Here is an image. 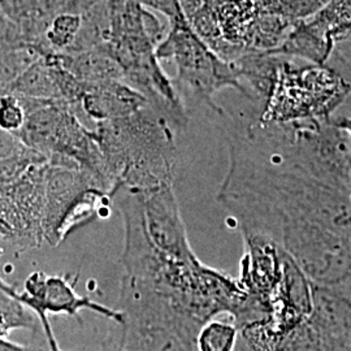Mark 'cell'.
Segmentation results:
<instances>
[{"mask_svg": "<svg viewBox=\"0 0 351 351\" xmlns=\"http://www.w3.org/2000/svg\"><path fill=\"white\" fill-rule=\"evenodd\" d=\"M104 1H108V0H71L64 12L81 16Z\"/></svg>", "mask_w": 351, "mask_h": 351, "instance_id": "obj_14", "label": "cell"}, {"mask_svg": "<svg viewBox=\"0 0 351 351\" xmlns=\"http://www.w3.org/2000/svg\"><path fill=\"white\" fill-rule=\"evenodd\" d=\"M0 12L16 26L27 24L43 14L39 0H0Z\"/></svg>", "mask_w": 351, "mask_h": 351, "instance_id": "obj_12", "label": "cell"}, {"mask_svg": "<svg viewBox=\"0 0 351 351\" xmlns=\"http://www.w3.org/2000/svg\"><path fill=\"white\" fill-rule=\"evenodd\" d=\"M81 26V17L63 12L55 16L46 33V39L53 52H66L73 45Z\"/></svg>", "mask_w": 351, "mask_h": 351, "instance_id": "obj_10", "label": "cell"}, {"mask_svg": "<svg viewBox=\"0 0 351 351\" xmlns=\"http://www.w3.org/2000/svg\"><path fill=\"white\" fill-rule=\"evenodd\" d=\"M99 351H126L123 345L120 343L119 336H111L101 343V350Z\"/></svg>", "mask_w": 351, "mask_h": 351, "instance_id": "obj_15", "label": "cell"}, {"mask_svg": "<svg viewBox=\"0 0 351 351\" xmlns=\"http://www.w3.org/2000/svg\"><path fill=\"white\" fill-rule=\"evenodd\" d=\"M42 56L40 50L25 42L11 23L0 38V95L7 94L13 82Z\"/></svg>", "mask_w": 351, "mask_h": 351, "instance_id": "obj_8", "label": "cell"}, {"mask_svg": "<svg viewBox=\"0 0 351 351\" xmlns=\"http://www.w3.org/2000/svg\"><path fill=\"white\" fill-rule=\"evenodd\" d=\"M141 194L146 228L154 245L177 262L191 263L198 261L189 242L173 185H163Z\"/></svg>", "mask_w": 351, "mask_h": 351, "instance_id": "obj_4", "label": "cell"}, {"mask_svg": "<svg viewBox=\"0 0 351 351\" xmlns=\"http://www.w3.org/2000/svg\"><path fill=\"white\" fill-rule=\"evenodd\" d=\"M59 62L64 68L75 75L77 80L95 84L104 81H124V71L113 58L107 45L82 52H58Z\"/></svg>", "mask_w": 351, "mask_h": 351, "instance_id": "obj_7", "label": "cell"}, {"mask_svg": "<svg viewBox=\"0 0 351 351\" xmlns=\"http://www.w3.org/2000/svg\"><path fill=\"white\" fill-rule=\"evenodd\" d=\"M12 293V291H11ZM13 297L23 303H26L32 308L38 311L40 315L45 332L51 339V346L53 351L58 350L56 342L52 339L50 326L47 323V316L46 311L51 313H68V314L75 315L77 311L82 307L90 308L91 311H95L98 314L107 316L112 319L113 322L120 326L123 323V313L121 311H114L108 307H104L99 303L88 300V298H81L77 297L75 291L71 289V287L59 277H47L43 274H37L29 277L26 282L25 293L23 294H14Z\"/></svg>", "mask_w": 351, "mask_h": 351, "instance_id": "obj_5", "label": "cell"}, {"mask_svg": "<svg viewBox=\"0 0 351 351\" xmlns=\"http://www.w3.org/2000/svg\"><path fill=\"white\" fill-rule=\"evenodd\" d=\"M26 112L20 98L12 94L0 95V130L17 134L25 124Z\"/></svg>", "mask_w": 351, "mask_h": 351, "instance_id": "obj_11", "label": "cell"}, {"mask_svg": "<svg viewBox=\"0 0 351 351\" xmlns=\"http://www.w3.org/2000/svg\"><path fill=\"white\" fill-rule=\"evenodd\" d=\"M233 351H255L254 349H251L250 346L247 345V342L245 339H242V336L239 335V342H237V346Z\"/></svg>", "mask_w": 351, "mask_h": 351, "instance_id": "obj_17", "label": "cell"}, {"mask_svg": "<svg viewBox=\"0 0 351 351\" xmlns=\"http://www.w3.org/2000/svg\"><path fill=\"white\" fill-rule=\"evenodd\" d=\"M10 25H11V23L4 17L3 13L0 12V38L7 33Z\"/></svg>", "mask_w": 351, "mask_h": 351, "instance_id": "obj_16", "label": "cell"}, {"mask_svg": "<svg viewBox=\"0 0 351 351\" xmlns=\"http://www.w3.org/2000/svg\"><path fill=\"white\" fill-rule=\"evenodd\" d=\"M169 30L156 49L160 59L173 60L177 77L172 81L180 101L189 112L190 108L207 106L213 113L223 111L213 97L224 88H234L247 99L249 90L239 81L234 64L226 62L197 36L188 25L182 13L168 19Z\"/></svg>", "mask_w": 351, "mask_h": 351, "instance_id": "obj_3", "label": "cell"}, {"mask_svg": "<svg viewBox=\"0 0 351 351\" xmlns=\"http://www.w3.org/2000/svg\"><path fill=\"white\" fill-rule=\"evenodd\" d=\"M239 326L230 322L213 319L202 328L198 337L199 351H233L239 342Z\"/></svg>", "mask_w": 351, "mask_h": 351, "instance_id": "obj_9", "label": "cell"}, {"mask_svg": "<svg viewBox=\"0 0 351 351\" xmlns=\"http://www.w3.org/2000/svg\"><path fill=\"white\" fill-rule=\"evenodd\" d=\"M150 104L138 90L125 81L84 82V94L80 103V120L82 117L95 121H108L126 117Z\"/></svg>", "mask_w": 351, "mask_h": 351, "instance_id": "obj_6", "label": "cell"}, {"mask_svg": "<svg viewBox=\"0 0 351 351\" xmlns=\"http://www.w3.org/2000/svg\"><path fill=\"white\" fill-rule=\"evenodd\" d=\"M120 306L119 339L126 351H199L204 324L163 293L124 275Z\"/></svg>", "mask_w": 351, "mask_h": 351, "instance_id": "obj_2", "label": "cell"}, {"mask_svg": "<svg viewBox=\"0 0 351 351\" xmlns=\"http://www.w3.org/2000/svg\"><path fill=\"white\" fill-rule=\"evenodd\" d=\"M172 128L151 104L126 117L97 124L95 139L117 188L143 193L173 185L178 150Z\"/></svg>", "mask_w": 351, "mask_h": 351, "instance_id": "obj_1", "label": "cell"}, {"mask_svg": "<svg viewBox=\"0 0 351 351\" xmlns=\"http://www.w3.org/2000/svg\"><path fill=\"white\" fill-rule=\"evenodd\" d=\"M69 1L71 0H39V8L45 16L53 19L65 11Z\"/></svg>", "mask_w": 351, "mask_h": 351, "instance_id": "obj_13", "label": "cell"}]
</instances>
